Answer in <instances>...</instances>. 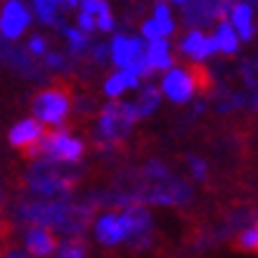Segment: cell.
<instances>
[{
  "label": "cell",
  "instance_id": "cell-21",
  "mask_svg": "<svg viewBox=\"0 0 258 258\" xmlns=\"http://www.w3.org/2000/svg\"><path fill=\"white\" fill-rule=\"evenodd\" d=\"M152 19L157 22V26H159V31H161V36L164 38H168L173 33V17H171V10H168V5L166 3H157L154 5V15H152Z\"/></svg>",
  "mask_w": 258,
  "mask_h": 258
},
{
  "label": "cell",
  "instance_id": "cell-1",
  "mask_svg": "<svg viewBox=\"0 0 258 258\" xmlns=\"http://www.w3.org/2000/svg\"><path fill=\"white\" fill-rule=\"evenodd\" d=\"M19 218L31 225L50 227L62 235H81L86 232L93 209L88 204H69L62 199H47V202H24L19 204Z\"/></svg>",
  "mask_w": 258,
  "mask_h": 258
},
{
  "label": "cell",
  "instance_id": "cell-5",
  "mask_svg": "<svg viewBox=\"0 0 258 258\" xmlns=\"http://www.w3.org/2000/svg\"><path fill=\"white\" fill-rule=\"evenodd\" d=\"M209 76L199 69H166V76L161 81V93L168 97L171 102H178V104H185L195 97L197 90H206L209 86Z\"/></svg>",
  "mask_w": 258,
  "mask_h": 258
},
{
  "label": "cell",
  "instance_id": "cell-12",
  "mask_svg": "<svg viewBox=\"0 0 258 258\" xmlns=\"http://www.w3.org/2000/svg\"><path fill=\"white\" fill-rule=\"evenodd\" d=\"M109 55H111V62L116 64L118 69H125L131 67V62H135L138 57L145 55V43L135 36H116L114 43L109 45Z\"/></svg>",
  "mask_w": 258,
  "mask_h": 258
},
{
  "label": "cell",
  "instance_id": "cell-28",
  "mask_svg": "<svg viewBox=\"0 0 258 258\" xmlns=\"http://www.w3.org/2000/svg\"><path fill=\"white\" fill-rule=\"evenodd\" d=\"M29 50H31L33 55H43V52H45V40L40 38V36H33V38L29 40Z\"/></svg>",
  "mask_w": 258,
  "mask_h": 258
},
{
  "label": "cell",
  "instance_id": "cell-31",
  "mask_svg": "<svg viewBox=\"0 0 258 258\" xmlns=\"http://www.w3.org/2000/svg\"><path fill=\"white\" fill-rule=\"evenodd\" d=\"M3 258H26V253L19 251V249H8V253H5Z\"/></svg>",
  "mask_w": 258,
  "mask_h": 258
},
{
  "label": "cell",
  "instance_id": "cell-23",
  "mask_svg": "<svg viewBox=\"0 0 258 258\" xmlns=\"http://www.w3.org/2000/svg\"><path fill=\"white\" fill-rule=\"evenodd\" d=\"M237 246L242 251H258V227L256 225L246 227L242 235L237 237Z\"/></svg>",
  "mask_w": 258,
  "mask_h": 258
},
{
  "label": "cell",
  "instance_id": "cell-2",
  "mask_svg": "<svg viewBox=\"0 0 258 258\" xmlns=\"http://www.w3.org/2000/svg\"><path fill=\"white\" fill-rule=\"evenodd\" d=\"M26 185L31 192L43 197H67L74 187V173L64 168L62 161L38 159L26 173Z\"/></svg>",
  "mask_w": 258,
  "mask_h": 258
},
{
  "label": "cell",
  "instance_id": "cell-25",
  "mask_svg": "<svg viewBox=\"0 0 258 258\" xmlns=\"http://www.w3.org/2000/svg\"><path fill=\"white\" fill-rule=\"evenodd\" d=\"M145 178H149V180H164V178H168V168H166L161 161H149L147 166H145Z\"/></svg>",
  "mask_w": 258,
  "mask_h": 258
},
{
  "label": "cell",
  "instance_id": "cell-16",
  "mask_svg": "<svg viewBox=\"0 0 258 258\" xmlns=\"http://www.w3.org/2000/svg\"><path fill=\"white\" fill-rule=\"evenodd\" d=\"M128 88H140V79H138L135 74H131L128 69H118L116 74H111L109 79H107L104 93H107V97L116 100V97H121L123 90H128Z\"/></svg>",
  "mask_w": 258,
  "mask_h": 258
},
{
  "label": "cell",
  "instance_id": "cell-32",
  "mask_svg": "<svg viewBox=\"0 0 258 258\" xmlns=\"http://www.w3.org/2000/svg\"><path fill=\"white\" fill-rule=\"evenodd\" d=\"M251 102H253V109L258 111V86H256V93H253V100H251Z\"/></svg>",
  "mask_w": 258,
  "mask_h": 258
},
{
  "label": "cell",
  "instance_id": "cell-27",
  "mask_svg": "<svg viewBox=\"0 0 258 258\" xmlns=\"http://www.w3.org/2000/svg\"><path fill=\"white\" fill-rule=\"evenodd\" d=\"M79 29L83 33H93L95 31V17L81 10V12H79Z\"/></svg>",
  "mask_w": 258,
  "mask_h": 258
},
{
  "label": "cell",
  "instance_id": "cell-17",
  "mask_svg": "<svg viewBox=\"0 0 258 258\" xmlns=\"http://www.w3.org/2000/svg\"><path fill=\"white\" fill-rule=\"evenodd\" d=\"M216 43H218V52H225V55H235L237 50H239V36L237 31L232 29V24H227L225 19L218 24V29H216Z\"/></svg>",
  "mask_w": 258,
  "mask_h": 258
},
{
  "label": "cell",
  "instance_id": "cell-8",
  "mask_svg": "<svg viewBox=\"0 0 258 258\" xmlns=\"http://www.w3.org/2000/svg\"><path fill=\"white\" fill-rule=\"evenodd\" d=\"M31 24V12L19 0H8L0 12V33L8 40H17Z\"/></svg>",
  "mask_w": 258,
  "mask_h": 258
},
{
  "label": "cell",
  "instance_id": "cell-35",
  "mask_svg": "<svg viewBox=\"0 0 258 258\" xmlns=\"http://www.w3.org/2000/svg\"><path fill=\"white\" fill-rule=\"evenodd\" d=\"M256 227H258V225H256Z\"/></svg>",
  "mask_w": 258,
  "mask_h": 258
},
{
  "label": "cell",
  "instance_id": "cell-19",
  "mask_svg": "<svg viewBox=\"0 0 258 258\" xmlns=\"http://www.w3.org/2000/svg\"><path fill=\"white\" fill-rule=\"evenodd\" d=\"M62 3H67V0H33V8H36V15L43 24H55Z\"/></svg>",
  "mask_w": 258,
  "mask_h": 258
},
{
  "label": "cell",
  "instance_id": "cell-11",
  "mask_svg": "<svg viewBox=\"0 0 258 258\" xmlns=\"http://www.w3.org/2000/svg\"><path fill=\"white\" fill-rule=\"evenodd\" d=\"M24 244L33 258H47L57 249V239L52 235V230L43 225H29L26 235H24Z\"/></svg>",
  "mask_w": 258,
  "mask_h": 258
},
{
  "label": "cell",
  "instance_id": "cell-4",
  "mask_svg": "<svg viewBox=\"0 0 258 258\" xmlns=\"http://www.w3.org/2000/svg\"><path fill=\"white\" fill-rule=\"evenodd\" d=\"M86 154V145L76 138H71L67 131H45L38 145L26 152V157L36 159H52L62 164H76Z\"/></svg>",
  "mask_w": 258,
  "mask_h": 258
},
{
  "label": "cell",
  "instance_id": "cell-7",
  "mask_svg": "<svg viewBox=\"0 0 258 258\" xmlns=\"http://www.w3.org/2000/svg\"><path fill=\"white\" fill-rule=\"evenodd\" d=\"M121 220L125 227V239L133 249H145L152 239V216L142 204H125L121 206Z\"/></svg>",
  "mask_w": 258,
  "mask_h": 258
},
{
  "label": "cell",
  "instance_id": "cell-34",
  "mask_svg": "<svg viewBox=\"0 0 258 258\" xmlns=\"http://www.w3.org/2000/svg\"><path fill=\"white\" fill-rule=\"evenodd\" d=\"M81 0H67V5H79Z\"/></svg>",
  "mask_w": 258,
  "mask_h": 258
},
{
  "label": "cell",
  "instance_id": "cell-22",
  "mask_svg": "<svg viewBox=\"0 0 258 258\" xmlns=\"http://www.w3.org/2000/svg\"><path fill=\"white\" fill-rule=\"evenodd\" d=\"M64 33H67V38H69V45H71V52H74V55H81L83 50H88V45H90L88 33H83L81 29H64Z\"/></svg>",
  "mask_w": 258,
  "mask_h": 258
},
{
  "label": "cell",
  "instance_id": "cell-3",
  "mask_svg": "<svg viewBox=\"0 0 258 258\" xmlns=\"http://www.w3.org/2000/svg\"><path fill=\"white\" fill-rule=\"evenodd\" d=\"M138 111L135 104L121 100H111L109 104H104V109L100 111L97 118V133L107 145H116V142L125 140L131 131H133L135 121H138Z\"/></svg>",
  "mask_w": 258,
  "mask_h": 258
},
{
  "label": "cell",
  "instance_id": "cell-29",
  "mask_svg": "<svg viewBox=\"0 0 258 258\" xmlns=\"http://www.w3.org/2000/svg\"><path fill=\"white\" fill-rule=\"evenodd\" d=\"M107 55H109V45H97V47H95V57H93V59L104 62V59H107Z\"/></svg>",
  "mask_w": 258,
  "mask_h": 258
},
{
  "label": "cell",
  "instance_id": "cell-26",
  "mask_svg": "<svg viewBox=\"0 0 258 258\" xmlns=\"http://www.w3.org/2000/svg\"><path fill=\"white\" fill-rule=\"evenodd\" d=\"M189 168H192V175L197 180H204L206 178V161L199 157H189Z\"/></svg>",
  "mask_w": 258,
  "mask_h": 258
},
{
  "label": "cell",
  "instance_id": "cell-10",
  "mask_svg": "<svg viewBox=\"0 0 258 258\" xmlns=\"http://www.w3.org/2000/svg\"><path fill=\"white\" fill-rule=\"evenodd\" d=\"M45 135V123H40L38 118H24L10 131V145L15 149H22L24 154L38 145V140Z\"/></svg>",
  "mask_w": 258,
  "mask_h": 258
},
{
  "label": "cell",
  "instance_id": "cell-9",
  "mask_svg": "<svg viewBox=\"0 0 258 258\" xmlns=\"http://www.w3.org/2000/svg\"><path fill=\"white\" fill-rule=\"evenodd\" d=\"M180 52L187 55L189 59H195V62H204V59H209L211 55L218 52V43L213 36H204L199 29H192L180 40Z\"/></svg>",
  "mask_w": 258,
  "mask_h": 258
},
{
  "label": "cell",
  "instance_id": "cell-13",
  "mask_svg": "<svg viewBox=\"0 0 258 258\" xmlns=\"http://www.w3.org/2000/svg\"><path fill=\"white\" fill-rule=\"evenodd\" d=\"M95 237L100 239L104 246H116L125 242V227L118 213H104L97 223H95Z\"/></svg>",
  "mask_w": 258,
  "mask_h": 258
},
{
  "label": "cell",
  "instance_id": "cell-33",
  "mask_svg": "<svg viewBox=\"0 0 258 258\" xmlns=\"http://www.w3.org/2000/svg\"><path fill=\"white\" fill-rule=\"evenodd\" d=\"M171 3H175V5H185L187 0H171Z\"/></svg>",
  "mask_w": 258,
  "mask_h": 258
},
{
  "label": "cell",
  "instance_id": "cell-18",
  "mask_svg": "<svg viewBox=\"0 0 258 258\" xmlns=\"http://www.w3.org/2000/svg\"><path fill=\"white\" fill-rule=\"evenodd\" d=\"M159 102H161V97H159V90H157V88L149 86V88H145V90H142L140 97H138L133 104H135V111H138V116L145 118V116H149L152 111L157 109Z\"/></svg>",
  "mask_w": 258,
  "mask_h": 258
},
{
  "label": "cell",
  "instance_id": "cell-24",
  "mask_svg": "<svg viewBox=\"0 0 258 258\" xmlns=\"http://www.w3.org/2000/svg\"><path fill=\"white\" fill-rule=\"evenodd\" d=\"M95 29H100V31H111L114 29V17L109 12V5L107 8H102L97 15H95Z\"/></svg>",
  "mask_w": 258,
  "mask_h": 258
},
{
  "label": "cell",
  "instance_id": "cell-15",
  "mask_svg": "<svg viewBox=\"0 0 258 258\" xmlns=\"http://www.w3.org/2000/svg\"><path fill=\"white\" fill-rule=\"evenodd\" d=\"M145 59H147V67L149 71L154 74V71H166L171 69V47L166 43L164 38L159 40H149L147 45H145Z\"/></svg>",
  "mask_w": 258,
  "mask_h": 258
},
{
  "label": "cell",
  "instance_id": "cell-6",
  "mask_svg": "<svg viewBox=\"0 0 258 258\" xmlns=\"http://www.w3.org/2000/svg\"><path fill=\"white\" fill-rule=\"evenodd\" d=\"M33 116L38 118L40 123L45 125H62L67 121L71 111V100H69V93L67 88L62 86H52V88H45L40 90L36 97H33Z\"/></svg>",
  "mask_w": 258,
  "mask_h": 258
},
{
  "label": "cell",
  "instance_id": "cell-14",
  "mask_svg": "<svg viewBox=\"0 0 258 258\" xmlns=\"http://www.w3.org/2000/svg\"><path fill=\"white\" fill-rule=\"evenodd\" d=\"M230 22H232V29L237 31L239 40L253 38L256 29H253V10L249 3H235L230 10Z\"/></svg>",
  "mask_w": 258,
  "mask_h": 258
},
{
  "label": "cell",
  "instance_id": "cell-30",
  "mask_svg": "<svg viewBox=\"0 0 258 258\" xmlns=\"http://www.w3.org/2000/svg\"><path fill=\"white\" fill-rule=\"evenodd\" d=\"M47 64L59 69V67H64V57L62 55H47Z\"/></svg>",
  "mask_w": 258,
  "mask_h": 258
},
{
  "label": "cell",
  "instance_id": "cell-20",
  "mask_svg": "<svg viewBox=\"0 0 258 258\" xmlns=\"http://www.w3.org/2000/svg\"><path fill=\"white\" fill-rule=\"evenodd\" d=\"M57 258H86V242L81 237H71L67 242L57 244Z\"/></svg>",
  "mask_w": 258,
  "mask_h": 258
}]
</instances>
